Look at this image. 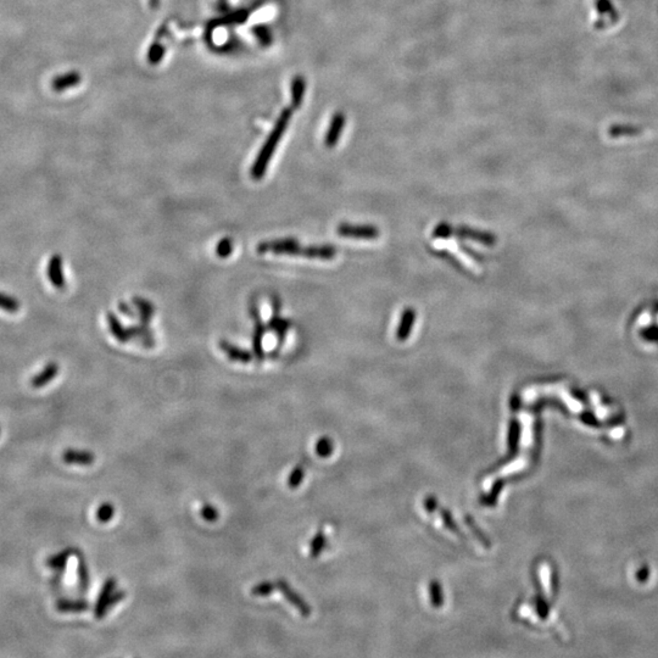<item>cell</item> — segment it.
Instances as JSON below:
<instances>
[{
	"instance_id": "obj_1",
	"label": "cell",
	"mask_w": 658,
	"mask_h": 658,
	"mask_svg": "<svg viewBox=\"0 0 658 658\" xmlns=\"http://www.w3.org/2000/svg\"><path fill=\"white\" fill-rule=\"evenodd\" d=\"M292 109H285L280 112L278 120L275 122V127L272 130L270 136L267 137L265 144L262 145L260 153L255 159V163L252 167V177L256 181H260L265 173L267 167L271 163L272 156L275 155V148L280 144L282 137L285 136V132L289 126L290 118H292Z\"/></svg>"
},
{
	"instance_id": "obj_2",
	"label": "cell",
	"mask_w": 658,
	"mask_h": 658,
	"mask_svg": "<svg viewBox=\"0 0 658 658\" xmlns=\"http://www.w3.org/2000/svg\"><path fill=\"white\" fill-rule=\"evenodd\" d=\"M305 249H306V247H301L299 242L293 238L262 242V243L257 245V252L259 254L273 252V254H280V255H301V256H303L305 255Z\"/></svg>"
},
{
	"instance_id": "obj_3",
	"label": "cell",
	"mask_w": 658,
	"mask_h": 658,
	"mask_svg": "<svg viewBox=\"0 0 658 658\" xmlns=\"http://www.w3.org/2000/svg\"><path fill=\"white\" fill-rule=\"evenodd\" d=\"M595 9L598 14V20L595 22V28L598 29L616 24L619 20V14L612 0H595Z\"/></svg>"
},
{
	"instance_id": "obj_4",
	"label": "cell",
	"mask_w": 658,
	"mask_h": 658,
	"mask_svg": "<svg viewBox=\"0 0 658 658\" xmlns=\"http://www.w3.org/2000/svg\"><path fill=\"white\" fill-rule=\"evenodd\" d=\"M338 234L341 237L356 239H376L379 237V229L374 226H354L343 224L338 227Z\"/></svg>"
},
{
	"instance_id": "obj_5",
	"label": "cell",
	"mask_w": 658,
	"mask_h": 658,
	"mask_svg": "<svg viewBox=\"0 0 658 658\" xmlns=\"http://www.w3.org/2000/svg\"><path fill=\"white\" fill-rule=\"evenodd\" d=\"M117 582L115 578H109L105 580L103 588L100 590L98 600L94 607V616L97 619H103L109 612L108 603L111 598L112 594L116 590Z\"/></svg>"
},
{
	"instance_id": "obj_6",
	"label": "cell",
	"mask_w": 658,
	"mask_h": 658,
	"mask_svg": "<svg viewBox=\"0 0 658 658\" xmlns=\"http://www.w3.org/2000/svg\"><path fill=\"white\" fill-rule=\"evenodd\" d=\"M275 587L278 589V591H280V594L285 596V600L289 601L303 616H310V613H311L310 606L303 601V598H300L299 594L295 593L289 584L287 583L283 579H280L275 583Z\"/></svg>"
},
{
	"instance_id": "obj_7",
	"label": "cell",
	"mask_w": 658,
	"mask_h": 658,
	"mask_svg": "<svg viewBox=\"0 0 658 658\" xmlns=\"http://www.w3.org/2000/svg\"><path fill=\"white\" fill-rule=\"evenodd\" d=\"M48 278L50 280L56 289L62 290L66 287L65 273H64V265H62V257L59 254H55L50 257L48 262L47 270Z\"/></svg>"
},
{
	"instance_id": "obj_8",
	"label": "cell",
	"mask_w": 658,
	"mask_h": 658,
	"mask_svg": "<svg viewBox=\"0 0 658 658\" xmlns=\"http://www.w3.org/2000/svg\"><path fill=\"white\" fill-rule=\"evenodd\" d=\"M82 82V75L78 71H69L54 77L50 81V88L55 93H62L67 89L75 88Z\"/></svg>"
},
{
	"instance_id": "obj_9",
	"label": "cell",
	"mask_w": 658,
	"mask_h": 658,
	"mask_svg": "<svg viewBox=\"0 0 658 658\" xmlns=\"http://www.w3.org/2000/svg\"><path fill=\"white\" fill-rule=\"evenodd\" d=\"M345 115L341 111L336 112V114H334V116L331 117V125L328 127L327 133L324 137V145L327 148H333V146L338 144L343 130L345 127Z\"/></svg>"
},
{
	"instance_id": "obj_10",
	"label": "cell",
	"mask_w": 658,
	"mask_h": 658,
	"mask_svg": "<svg viewBox=\"0 0 658 658\" xmlns=\"http://www.w3.org/2000/svg\"><path fill=\"white\" fill-rule=\"evenodd\" d=\"M252 315L254 320H255V328H254V338H252V345H254V354H255V357H256L259 361H262L263 357H265V354H263V349H262V339H263V334L266 331V326L262 323L261 318H260V313L257 310L256 306H252Z\"/></svg>"
},
{
	"instance_id": "obj_11",
	"label": "cell",
	"mask_w": 658,
	"mask_h": 658,
	"mask_svg": "<svg viewBox=\"0 0 658 658\" xmlns=\"http://www.w3.org/2000/svg\"><path fill=\"white\" fill-rule=\"evenodd\" d=\"M453 234L458 235L460 238L471 239V240H476V242L486 244V245H494L495 242H496V238L493 234L488 233V232H481V231H477V229L468 228V227L453 228L451 229V235Z\"/></svg>"
},
{
	"instance_id": "obj_12",
	"label": "cell",
	"mask_w": 658,
	"mask_h": 658,
	"mask_svg": "<svg viewBox=\"0 0 658 658\" xmlns=\"http://www.w3.org/2000/svg\"><path fill=\"white\" fill-rule=\"evenodd\" d=\"M62 460L67 465H78V466H92L95 461V455L87 450H76L69 448L62 455Z\"/></svg>"
},
{
	"instance_id": "obj_13",
	"label": "cell",
	"mask_w": 658,
	"mask_h": 658,
	"mask_svg": "<svg viewBox=\"0 0 658 658\" xmlns=\"http://www.w3.org/2000/svg\"><path fill=\"white\" fill-rule=\"evenodd\" d=\"M219 348L222 349V351H224V354L227 355L229 359L235 361V362L247 364V362H250L252 359V355L249 351L244 350L242 348L235 346L234 344H232V343H229V341H221V343H219Z\"/></svg>"
},
{
	"instance_id": "obj_14",
	"label": "cell",
	"mask_w": 658,
	"mask_h": 658,
	"mask_svg": "<svg viewBox=\"0 0 658 658\" xmlns=\"http://www.w3.org/2000/svg\"><path fill=\"white\" fill-rule=\"evenodd\" d=\"M416 313L415 310L411 308H406L402 315V320H400V323H399V328L397 331V338L399 341H405L409 339L410 336V333L412 331V326L413 323L416 322Z\"/></svg>"
},
{
	"instance_id": "obj_15",
	"label": "cell",
	"mask_w": 658,
	"mask_h": 658,
	"mask_svg": "<svg viewBox=\"0 0 658 658\" xmlns=\"http://www.w3.org/2000/svg\"><path fill=\"white\" fill-rule=\"evenodd\" d=\"M57 373H59V364L56 362H50L31 379V385L36 389L46 387L48 383H50L53 379L55 378Z\"/></svg>"
},
{
	"instance_id": "obj_16",
	"label": "cell",
	"mask_w": 658,
	"mask_h": 658,
	"mask_svg": "<svg viewBox=\"0 0 658 658\" xmlns=\"http://www.w3.org/2000/svg\"><path fill=\"white\" fill-rule=\"evenodd\" d=\"M56 610L61 613H82V612L88 611L89 603L85 600L60 598L56 603Z\"/></svg>"
},
{
	"instance_id": "obj_17",
	"label": "cell",
	"mask_w": 658,
	"mask_h": 658,
	"mask_svg": "<svg viewBox=\"0 0 658 658\" xmlns=\"http://www.w3.org/2000/svg\"><path fill=\"white\" fill-rule=\"evenodd\" d=\"M108 323H109V329L111 331L112 336L116 338L117 341H121V343H127L128 341H131V333H130V328H125L122 326V323L118 321V318L114 315V313H108Z\"/></svg>"
},
{
	"instance_id": "obj_18",
	"label": "cell",
	"mask_w": 658,
	"mask_h": 658,
	"mask_svg": "<svg viewBox=\"0 0 658 658\" xmlns=\"http://www.w3.org/2000/svg\"><path fill=\"white\" fill-rule=\"evenodd\" d=\"M336 255V247L331 245H311V247H306L303 256L308 257V259L331 260Z\"/></svg>"
},
{
	"instance_id": "obj_19",
	"label": "cell",
	"mask_w": 658,
	"mask_h": 658,
	"mask_svg": "<svg viewBox=\"0 0 658 658\" xmlns=\"http://www.w3.org/2000/svg\"><path fill=\"white\" fill-rule=\"evenodd\" d=\"M306 90V81L303 76H295L292 81V108L299 109L303 102Z\"/></svg>"
},
{
	"instance_id": "obj_20",
	"label": "cell",
	"mask_w": 658,
	"mask_h": 658,
	"mask_svg": "<svg viewBox=\"0 0 658 658\" xmlns=\"http://www.w3.org/2000/svg\"><path fill=\"white\" fill-rule=\"evenodd\" d=\"M643 130L634 125H612L608 128V136L611 138H623V137H636L641 135Z\"/></svg>"
},
{
	"instance_id": "obj_21",
	"label": "cell",
	"mask_w": 658,
	"mask_h": 658,
	"mask_svg": "<svg viewBox=\"0 0 658 658\" xmlns=\"http://www.w3.org/2000/svg\"><path fill=\"white\" fill-rule=\"evenodd\" d=\"M133 303L136 305L137 310L139 311L142 323L148 324L150 320L154 316V306L148 300L142 299V298H135Z\"/></svg>"
},
{
	"instance_id": "obj_22",
	"label": "cell",
	"mask_w": 658,
	"mask_h": 658,
	"mask_svg": "<svg viewBox=\"0 0 658 658\" xmlns=\"http://www.w3.org/2000/svg\"><path fill=\"white\" fill-rule=\"evenodd\" d=\"M71 555H72V550L61 551L59 554L49 557L47 565L49 566L50 568H53V570H64L66 565H67V561L70 558Z\"/></svg>"
},
{
	"instance_id": "obj_23",
	"label": "cell",
	"mask_w": 658,
	"mask_h": 658,
	"mask_svg": "<svg viewBox=\"0 0 658 658\" xmlns=\"http://www.w3.org/2000/svg\"><path fill=\"white\" fill-rule=\"evenodd\" d=\"M21 303L19 300L11 296V295L0 293V308L4 310L6 313H19Z\"/></svg>"
},
{
	"instance_id": "obj_24",
	"label": "cell",
	"mask_w": 658,
	"mask_h": 658,
	"mask_svg": "<svg viewBox=\"0 0 658 658\" xmlns=\"http://www.w3.org/2000/svg\"><path fill=\"white\" fill-rule=\"evenodd\" d=\"M90 577H89L88 566L82 556H78V583L82 591H85L89 587Z\"/></svg>"
},
{
	"instance_id": "obj_25",
	"label": "cell",
	"mask_w": 658,
	"mask_h": 658,
	"mask_svg": "<svg viewBox=\"0 0 658 658\" xmlns=\"http://www.w3.org/2000/svg\"><path fill=\"white\" fill-rule=\"evenodd\" d=\"M268 329L275 331V334L280 336V339H283L285 333L289 329V322L285 321L283 318H280V316L275 315L271 320V322L268 323Z\"/></svg>"
},
{
	"instance_id": "obj_26",
	"label": "cell",
	"mask_w": 658,
	"mask_h": 658,
	"mask_svg": "<svg viewBox=\"0 0 658 658\" xmlns=\"http://www.w3.org/2000/svg\"><path fill=\"white\" fill-rule=\"evenodd\" d=\"M114 516H115V507L111 504L107 502V504L99 506L98 511H97V519L99 522H110L114 519Z\"/></svg>"
},
{
	"instance_id": "obj_27",
	"label": "cell",
	"mask_w": 658,
	"mask_h": 658,
	"mask_svg": "<svg viewBox=\"0 0 658 658\" xmlns=\"http://www.w3.org/2000/svg\"><path fill=\"white\" fill-rule=\"evenodd\" d=\"M164 54V46H163V44H160V43H154V44H153V46L149 48V52H148V60H149L150 64L156 65V64H159L160 61L163 60Z\"/></svg>"
},
{
	"instance_id": "obj_28",
	"label": "cell",
	"mask_w": 658,
	"mask_h": 658,
	"mask_svg": "<svg viewBox=\"0 0 658 658\" xmlns=\"http://www.w3.org/2000/svg\"><path fill=\"white\" fill-rule=\"evenodd\" d=\"M275 588H277L275 584L271 582H262V583L256 584L252 589V594L254 596H268L275 591Z\"/></svg>"
},
{
	"instance_id": "obj_29",
	"label": "cell",
	"mask_w": 658,
	"mask_h": 658,
	"mask_svg": "<svg viewBox=\"0 0 658 658\" xmlns=\"http://www.w3.org/2000/svg\"><path fill=\"white\" fill-rule=\"evenodd\" d=\"M232 252H233V240L231 238H224L216 247L217 256L222 257V259L228 257Z\"/></svg>"
},
{
	"instance_id": "obj_30",
	"label": "cell",
	"mask_w": 658,
	"mask_h": 658,
	"mask_svg": "<svg viewBox=\"0 0 658 658\" xmlns=\"http://www.w3.org/2000/svg\"><path fill=\"white\" fill-rule=\"evenodd\" d=\"M252 32H254L255 37H256L263 46H270V43H271L272 41V36L268 28L265 27V26H257V27L252 29Z\"/></svg>"
},
{
	"instance_id": "obj_31",
	"label": "cell",
	"mask_w": 658,
	"mask_h": 658,
	"mask_svg": "<svg viewBox=\"0 0 658 658\" xmlns=\"http://www.w3.org/2000/svg\"><path fill=\"white\" fill-rule=\"evenodd\" d=\"M303 479V467H295L293 472L290 473L289 479H288V486L292 489H295L301 484Z\"/></svg>"
},
{
	"instance_id": "obj_32",
	"label": "cell",
	"mask_w": 658,
	"mask_h": 658,
	"mask_svg": "<svg viewBox=\"0 0 658 658\" xmlns=\"http://www.w3.org/2000/svg\"><path fill=\"white\" fill-rule=\"evenodd\" d=\"M201 517L207 521V522H215L219 519V511L216 509L215 506L212 505H204L203 509H201Z\"/></svg>"
},
{
	"instance_id": "obj_33",
	"label": "cell",
	"mask_w": 658,
	"mask_h": 658,
	"mask_svg": "<svg viewBox=\"0 0 658 658\" xmlns=\"http://www.w3.org/2000/svg\"><path fill=\"white\" fill-rule=\"evenodd\" d=\"M333 450V446H331V441L329 439L323 438L318 441L317 445H316V451H317L320 456L322 458H326V456H329Z\"/></svg>"
},
{
	"instance_id": "obj_34",
	"label": "cell",
	"mask_w": 658,
	"mask_h": 658,
	"mask_svg": "<svg viewBox=\"0 0 658 658\" xmlns=\"http://www.w3.org/2000/svg\"><path fill=\"white\" fill-rule=\"evenodd\" d=\"M324 537H323L322 533L317 534L315 539L313 540V544H311V555L313 557L320 555V552L322 550L323 547H324Z\"/></svg>"
},
{
	"instance_id": "obj_35",
	"label": "cell",
	"mask_w": 658,
	"mask_h": 658,
	"mask_svg": "<svg viewBox=\"0 0 658 658\" xmlns=\"http://www.w3.org/2000/svg\"><path fill=\"white\" fill-rule=\"evenodd\" d=\"M453 227L448 224H440L435 227L433 235L437 238H448L451 235Z\"/></svg>"
},
{
	"instance_id": "obj_36",
	"label": "cell",
	"mask_w": 658,
	"mask_h": 658,
	"mask_svg": "<svg viewBox=\"0 0 658 658\" xmlns=\"http://www.w3.org/2000/svg\"><path fill=\"white\" fill-rule=\"evenodd\" d=\"M125 598H126V593H125L123 590H120V591H115V593L112 594L111 598H110V601H109V610H110L111 607L116 606L117 603H120L121 601H123Z\"/></svg>"
},
{
	"instance_id": "obj_37",
	"label": "cell",
	"mask_w": 658,
	"mask_h": 658,
	"mask_svg": "<svg viewBox=\"0 0 658 658\" xmlns=\"http://www.w3.org/2000/svg\"><path fill=\"white\" fill-rule=\"evenodd\" d=\"M120 310H121V313H125V315H127L128 317H136L137 316V313H135V311L132 310V308H130V306H128L127 303H120Z\"/></svg>"
},
{
	"instance_id": "obj_38",
	"label": "cell",
	"mask_w": 658,
	"mask_h": 658,
	"mask_svg": "<svg viewBox=\"0 0 658 658\" xmlns=\"http://www.w3.org/2000/svg\"><path fill=\"white\" fill-rule=\"evenodd\" d=\"M149 4L151 9H158L160 5V0H149Z\"/></svg>"
},
{
	"instance_id": "obj_39",
	"label": "cell",
	"mask_w": 658,
	"mask_h": 658,
	"mask_svg": "<svg viewBox=\"0 0 658 658\" xmlns=\"http://www.w3.org/2000/svg\"><path fill=\"white\" fill-rule=\"evenodd\" d=\"M221 1H222V4H224V3H226V0H221Z\"/></svg>"
}]
</instances>
